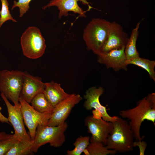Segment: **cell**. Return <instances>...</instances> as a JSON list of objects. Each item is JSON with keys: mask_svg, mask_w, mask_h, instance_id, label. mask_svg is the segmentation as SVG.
Returning a JSON list of instances; mask_svg holds the SVG:
<instances>
[{"mask_svg": "<svg viewBox=\"0 0 155 155\" xmlns=\"http://www.w3.org/2000/svg\"><path fill=\"white\" fill-rule=\"evenodd\" d=\"M33 141L26 142L20 140L17 141L5 155H33L31 150Z\"/></svg>", "mask_w": 155, "mask_h": 155, "instance_id": "obj_21", "label": "cell"}, {"mask_svg": "<svg viewBox=\"0 0 155 155\" xmlns=\"http://www.w3.org/2000/svg\"><path fill=\"white\" fill-rule=\"evenodd\" d=\"M82 99L80 95L72 94L59 103L54 107L47 125L57 126L65 122L72 108Z\"/></svg>", "mask_w": 155, "mask_h": 155, "instance_id": "obj_9", "label": "cell"}, {"mask_svg": "<svg viewBox=\"0 0 155 155\" xmlns=\"http://www.w3.org/2000/svg\"><path fill=\"white\" fill-rule=\"evenodd\" d=\"M19 102L24 123L29 130L31 140L33 141L38 126L47 125L52 113L38 112L20 97Z\"/></svg>", "mask_w": 155, "mask_h": 155, "instance_id": "obj_7", "label": "cell"}, {"mask_svg": "<svg viewBox=\"0 0 155 155\" xmlns=\"http://www.w3.org/2000/svg\"></svg>", "mask_w": 155, "mask_h": 155, "instance_id": "obj_28", "label": "cell"}, {"mask_svg": "<svg viewBox=\"0 0 155 155\" xmlns=\"http://www.w3.org/2000/svg\"><path fill=\"white\" fill-rule=\"evenodd\" d=\"M83 152L87 155H114L118 152L115 150L108 149L102 144L97 142H90Z\"/></svg>", "mask_w": 155, "mask_h": 155, "instance_id": "obj_22", "label": "cell"}, {"mask_svg": "<svg viewBox=\"0 0 155 155\" xmlns=\"http://www.w3.org/2000/svg\"><path fill=\"white\" fill-rule=\"evenodd\" d=\"M68 127L65 121L55 126L38 125L33 140L31 151L36 153L40 147L47 143L55 148L61 147L65 141V132Z\"/></svg>", "mask_w": 155, "mask_h": 155, "instance_id": "obj_4", "label": "cell"}, {"mask_svg": "<svg viewBox=\"0 0 155 155\" xmlns=\"http://www.w3.org/2000/svg\"><path fill=\"white\" fill-rule=\"evenodd\" d=\"M1 3V7L0 11V28L6 21L11 20L13 22L17 21L14 19L9 10V4L7 0H0Z\"/></svg>", "mask_w": 155, "mask_h": 155, "instance_id": "obj_24", "label": "cell"}, {"mask_svg": "<svg viewBox=\"0 0 155 155\" xmlns=\"http://www.w3.org/2000/svg\"><path fill=\"white\" fill-rule=\"evenodd\" d=\"M31 106L38 112L52 113L54 107L48 100L43 92L36 95L32 100Z\"/></svg>", "mask_w": 155, "mask_h": 155, "instance_id": "obj_18", "label": "cell"}, {"mask_svg": "<svg viewBox=\"0 0 155 155\" xmlns=\"http://www.w3.org/2000/svg\"><path fill=\"white\" fill-rule=\"evenodd\" d=\"M128 65L132 64L140 67L146 70L148 73L150 78L155 82V72L154 70L155 61L140 57L129 60H127Z\"/></svg>", "mask_w": 155, "mask_h": 155, "instance_id": "obj_19", "label": "cell"}, {"mask_svg": "<svg viewBox=\"0 0 155 155\" xmlns=\"http://www.w3.org/2000/svg\"><path fill=\"white\" fill-rule=\"evenodd\" d=\"M45 87V83L42 81L41 78L34 76L25 71L20 97L30 104L36 95L43 92Z\"/></svg>", "mask_w": 155, "mask_h": 155, "instance_id": "obj_15", "label": "cell"}, {"mask_svg": "<svg viewBox=\"0 0 155 155\" xmlns=\"http://www.w3.org/2000/svg\"><path fill=\"white\" fill-rule=\"evenodd\" d=\"M1 96L5 102L8 112V120L12 125L15 133L18 137L19 140L26 142L32 140L30 135L25 129L20 105H13L2 93Z\"/></svg>", "mask_w": 155, "mask_h": 155, "instance_id": "obj_10", "label": "cell"}, {"mask_svg": "<svg viewBox=\"0 0 155 155\" xmlns=\"http://www.w3.org/2000/svg\"><path fill=\"white\" fill-rule=\"evenodd\" d=\"M2 107L0 106V121L2 123H7L9 124L7 118L4 116L1 113Z\"/></svg>", "mask_w": 155, "mask_h": 155, "instance_id": "obj_27", "label": "cell"}, {"mask_svg": "<svg viewBox=\"0 0 155 155\" xmlns=\"http://www.w3.org/2000/svg\"><path fill=\"white\" fill-rule=\"evenodd\" d=\"M128 38L127 34L121 25L115 22H110L107 39L102 48L101 54L125 46Z\"/></svg>", "mask_w": 155, "mask_h": 155, "instance_id": "obj_12", "label": "cell"}, {"mask_svg": "<svg viewBox=\"0 0 155 155\" xmlns=\"http://www.w3.org/2000/svg\"><path fill=\"white\" fill-rule=\"evenodd\" d=\"M140 24V22L137 23L136 27L133 29L125 46V53L127 60L140 57L136 49V44L138 36V29Z\"/></svg>", "mask_w": 155, "mask_h": 155, "instance_id": "obj_17", "label": "cell"}, {"mask_svg": "<svg viewBox=\"0 0 155 155\" xmlns=\"http://www.w3.org/2000/svg\"><path fill=\"white\" fill-rule=\"evenodd\" d=\"M110 23L104 19L94 18L90 21L84 31L83 38L87 49L97 56L101 54L107 39Z\"/></svg>", "mask_w": 155, "mask_h": 155, "instance_id": "obj_3", "label": "cell"}, {"mask_svg": "<svg viewBox=\"0 0 155 155\" xmlns=\"http://www.w3.org/2000/svg\"><path fill=\"white\" fill-rule=\"evenodd\" d=\"M19 140L15 133L9 134L0 132V155H5L16 143Z\"/></svg>", "mask_w": 155, "mask_h": 155, "instance_id": "obj_20", "label": "cell"}, {"mask_svg": "<svg viewBox=\"0 0 155 155\" xmlns=\"http://www.w3.org/2000/svg\"><path fill=\"white\" fill-rule=\"evenodd\" d=\"M20 42L24 55L29 59H38L45 52V40L36 27H28L22 34Z\"/></svg>", "mask_w": 155, "mask_h": 155, "instance_id": "obj_5", "label": "cell"}, {"mask_svg": "<svg viewBox=\"0 0 155 155\" xmlns=\"http://www.w3.org/2000/svg\"><path fill=\"white\" fill-rule=\"evenodd\" d=\"M24 72L18 70L0 71V92L14 105L19 104Z\"/></svg>", "mask_w": 155, "mask_h": 155, "instance_id": "obj_6", "label": "cell"}, {"mask_svg": "<svg viewBox=\"0 0 155 155\" xmlns=\"http://www.w3.org/2000/svg\"><path fill=\"white\" fill-rule=\"evenodd\" d=\"M78 1H81L84 5H87L89 11L93 8L86 0H51L48 4L44 6L42 9L44 10L51 7H57L59 11L58 17L60 19L63 16H68L69 11L78 14L81 17L86 18V13L87 11H84L79 6Z\"/></svg>", "mask_w": 155, "mask_h": 155, "instance_id": "obj_14", "label": "cell"}, {"mask_svg": "<svg viewBox=\"0 0 155 155\" xmlns=\"http://www.w3.org/2000/svg\"><path fill=\"white\" fill-rule=\"evenodd\" d=\"M147 144L144 141H135L133 142V147L138 146L139 149L140 155H144Z\"/></svg>", "mask_w": 155, "mask_h": 155, "instance_id": "obj_26", "label": "cell"}, {"mask_svg": "<svg viewBox=\"0 0 155 155\" xmlns=\"http://www.w3.org/2000/svg\"><path fill=\"white\" fill-rule=\"evenodd\" d=\"M112 123L113 127L107 138L106 148L120 153L133 151L134 137L129 122L117 116Z\"/></svg>", "mask_w": 155, "mask_h": 155, "instance_id": "obj_2", "label": "cell"}, {"mask_svg": "<svg viewBox=\"0 0 155 155\" xmlns=\"http://www.w3.org/2000/svg\"><path fill=\"white\" fill-rule=\"evenodd\" d=\"M45 85L43 93L54 107L71 94L66 92L60 84L54 81L45 83Z\"/></svg>", "mask_w": 155, "mask_h": 155, "instance_id": "obj_16", "label": "cell"}, {"mask_svg": "<svg viewBox=\"0 0 155 155\" xmlns=\"http://www.w3.org/2000/svg\"><path fill=\"white\" fill-rule=\"evenodd\" d=\"M32 0H18L17 1L14 0L13 1L11 10L16 7H18L19 9V16L22 17L30 8L29 3Z\"/></svg>", "mask_w": 155, "mask_h": 155, "instance_id": "obj_25", "label": "cell"}, {"mask_svg": "<svg viewBox=\"0 0 155 155\" xmlns=\"http://www.w3.org/2000/svg\"><path fill=\"white\" fill-rule=\"evenodd\" d=\"M104 91L101 87L97 88L96 86L91 87L86 90L84 97L86 100L83 106L87 111H90L93 108L100 114L102 119L112 122L115 120L117 116L112 117L108 113L106 107L101 104L99 100L100 97Z\"/></svg>", "mask_w": 155, "mask_h": 155, "instance_id": "obj_11", "label": "cell"}, {"mask_svg": "<svg viewBox=\"0 0 155 155\" xmlns=\"http://www.w3.org/2000/svg\"><path fill=\"white\" fill-rule=\"evenodd\" d=\"M90 138L89 136H80L77 138L73 144L74 148L66 152L68 155H80L86 149L90 143Z\"/></svg>", "mask_w": 155, "mask_h": 155, "instance_id": "obj_23", "label": "cell"}, {"mask_svg": "<svg viewBox=\"0 0 155 155\" xmlns=\"http://www.w3.org/2000/svg\"><path fill=\"white\" fill-rule=\"evenodd\" d=\"M84 124L88 132L92 135L90 142L100 143L105 146L108 136L113 128L112 123L93 115L85 118Z\"/></svg>", "mask_w": 155, "mask_h": 155, "instance_id": "obj_8", "label": "cell"}, {"mask_svg": "<svg viewBox=\"0 0 155 155\" xmlns=\"http://www.w3.org/2000/svg\"><path fill=\"white\" fill-rule=\"evenodd\" d=\"M119 115L123 118H127L135 141H141L144 137L140 135L142 123L145 120L152 122L155 125V104L147 96L139 100L133 108L121 110Z\"/></svg>", "mask_w": 155, "mask_h": 155, "instance_id": "obj_1", "label": "cell"}, {"mask_svg": "<svg viewBox=\"0 0 155 155\" xmlns=\"http://www.w3.org/2000/svg\"><path fill=\"white\" fill-rule=\"evenodd\" d=\"M125 47L97 56L98 62L105 65L107 69L111 68L115 71L122 69L127 71L128 65L125 53Z\"/></svg>", "mask_w": 155, "mask_h": 155, "instance_id": "obj_13", "label": "cell"}]
</instances>
